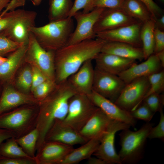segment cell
Masks as SVG:
<instances>
[{
	"mask_svg": "<svg viewBox=\"0 0 164 164\" xmlns=\"http://www.w3.org/2000/svg\"><path fill=\"white\" fill-rule=\"evenodd\" d=\"M56 83L47 80L37 86L32 92L33 96L39 101L43 99L56 88Z\"/></svg>",
	"mask_w": 164,
	"mask_h": 164,
	"instance_id": "obj_33",
	"label": "cell"
},
{
	"mask_svg": "<svg viewBox=\"0 0 164 164\" xmlns=\"http://www.w3.org/2000/svg\"><path fill=\"white\" fill-rule=\"evenodd\" d=\"M95 67L108 73L118 75L136 63L132 59L100 52L95 57Z\"/></svg>",
	"mask_w": 164,
	"mask_h": 164,
	"instance_id": "obj_20",
	"label": "cell"
},
{
	"mask_svg": "<svg viewBox=\"0 0 164 164\" xmlns=\"http://www.w3.org/2000/svg\"><path fill=\"white\" fill-rule=\"evenodd\" d=\"M55 53L54 51L44 49L30 31L24 61L37 67L48 80L56 83Z\"/></svg>",
	"mask_w": 164,
	"mask_h": 164,
	"instance_id": "obj_7",
	"label": "cell"
},
{
	"mask_svg": "<svg viewBox=\"0 0 164 164\" xmlns=\"http://www.w3.org/2000/svg\"><path fill=\"white\" fill-rule=\"evenodd\" d=\"M39 108L26 107L5 112L0 115V128L13 132L18 138L36 127Z\"/></svg>",
	"mask_w": 164,
	"mask_h": 164,
	"instance_id": "obj_5",
	"label": "cell"
},
{
	"mask_svg": "<svg viewBox=\"0 0 164 164\" xmlns=\"http://www.w3.org/2000/svg\"><path fill=\"white\" fill-rule=\"evenodd\" d=\"M13 137L16 138L13 132L6 129L0 128V145L7 139Z\"/></svg>",
	"mask_w": 164,
	"mask_h": 164,
	"instance_id": "obj_46",
	"label": "cell"
},
{
	"mask_svg": "<svg viewBox=\"0 0 164 164\" xmlns=\"http://www.w3.org/2000/svg\"><path fill=\"white\" fill-rule=\"evenodd\" d=\"M101 135L89 140L77 149H74L60 164H77L84 160L88 159L97 149Z\"/></svg>",
	"mask_w": 164,
	"mask_h": 164,
	"instance_id": "obj_25",
	"label": "cell"
},
{
	"mask_svg": "<svg viewBox=\"0 0 164 164\" xmlns=\"http://www.w3.org/2000/svg\"><path fill=\"white\" fill-rule=\"evenodd\" d=\"M126 84L118 76L95 67L92 90L114 102Z\"/></svg>",
	"mask_w": 164,
	"mask_h": 164,
	"instance_id": "obj_11",
	"label": "cell"
},
{
	"mask_svg": "<svg viewBox=\"0 0 164 164\" xmlns=\"http://www.w3.org/2000/svg\"><path fill=\"white\" fill-rule=\"evenodd\" d=\"M155 28V20L152 18L143 23L141 29L140 38L145 60L154 53Z\"/></svg>",
	"mask_w": 164,
	"mask_h": 164,
	"instance_id": "obj_26",
	"label": "cell"
},
{
	"mask_svg": "<svg viewBox=\"0 0 164 164\" xmlns=\"http://www.w3.org/2000/svg\"><path fill=\"white\" fill-rule=\"evenodd\" d=\"M0 145V156L8 158H32L28 155L19 145L15 138L13 137L6 140Z\"/></svg>",
	"mask_w": 164,
	"mask_h": 164,
	"instance_id": "obj_29",
	"label": "cell"
},
{
	"mask_svg": "<svg viewBox=\"0 0 164 164\" xmlns=\"http://www.w3.org/2000/svg\"><path fill=\"white\" fill-rule=\"evenodd\" d=\"M160 118L158 124L155 127H152L148 135V138L150 139L158 138L164 141V114L163 109L159 111Z\"/></svg>",
	"mask_w": 164,
	"mask_h": 164,
	"instance_id": "obj_38",
	"label": "cell"
},
{
	"mask_svg": "<svg viewBox=\"0 0 164 164\" xmlns=\"http://www.w3.org/2000/svg\"><path fill=\"white\" fill-rule=\"evenodd\" d=\"M125 0H94V8H122Z\"/></svg>",
	"mask_w": 164,
	"mask_h": 164,
	"instance_id": "obj_39",
	"label": "cell"
},
{
	"mask_svg": "<svg viewBox=\"0 0 164 164\" xmlns=\"http://www.w3.org/2000/svg\"><path fill=\"white\" fill-rule=\"evenodd\" d=\"M88 140L79 133L68 126L56 121L47 133L45 142H56L73 146L77 144L82 145Z\"/></svg>",
	"mask_w": 164,
	"mask_h": 164,
	"instance_id": "obj_19",
	"label": "cell"
},
{
	"mask_svg": "<svg viewBox=\"0 0 164 164\" xmlns=\"http://www.w3.org/2000/svg\"><path fill=\"white\" fill-rule=\"evenodd\" d=\"M31 66L32 80L31 91L32 92L37 86L48 79L38 68L34 66Z\"/></svg>",
	"mask_w": 164,
	"mask_h": 164,
	"instance_id": "obj_40",
	"label": "cell"
},
{
	"mask_svg": "<svg viewBox=\"0 0 164 164\" xmlns=\"http://www.w3.org/2000/svg\"><path fill=\"white\" fill-rule=\"evenodd\" d=\"M92 60L85 62L78 70L67 80L77 93L87 95L92 91L94 69Z\"/></svg>",
	"mask_w": 164,
	"mask_h": 164,
	"instance_id": "obj_18",
	"label": "cell"
},
{
	"mask_svg": "<svg viewBox=\"0 0 164 164\" xmlns=\"http://www.w3.org/2000/svg\"><path fill=\"white\" fill-rule=\"evenodd\" d=\"M163 67L157 56L153 54L142 63H135L118 76L126 84L143 77H148L161 70Z\"/></svg>",
	"mask_w": 164,
	"mask_h": 164,
	"instance_id": "obj_17",
	"label": "cell"
},
{
	"mask_svg": "<svg viewBox=\"0 0 164 164\" xmlns=\"http://www.w3.org/2000/svg\"><path fill=\"white\" fill-rule=\"evenodd\" d=\"M143 23L138 22L115 29L101 32L96 37L108 42L123 43L133 46L142 47L140 32Z\"/></svg>",
	"mask_w": 164,
	"mask_h": 164,
	"instance_id": "obj_14",
	"label": "cell"
},
{
	"mask_svg": "<svg viewBox=\"0 0 164 164\" xmlns=\"http://www.w3.org/2000/svg\"><path fill=\"white\" fill-rule=\"evenodd\" d=\"M27 44H23L11 53L7 60L0 66V79L3 81L11 80L21 64L24 60Z\"/></svg>",
	"mask_w": 164,
	"mask_h": 164,
	"instance_id": "obj_23",
	"label": "cell"
},
{
	"mask_svg": "<svg viewBox=\"0 0 164 164\" xmlns=\"http://www.w3.org/2000/svg\"><path fill=\"white\" fill-rule=\"evenodd\" d=\"M159 0L162 2H164V0Z\"/></svg>",
	"mask_w": 164,
	"mask_h": 164,
	"instance_id": "obj_53",
	"label": "cell"
},
{
	"mask_svg": "<svg viewBox=\"0 0 164 164\" xmlns=\"http://www.w3.org/2000/svg\"><path fill=\"white\" fill-rule=\"evenodd\" d=\"M155 28L163 30L164 29V16L162 15L155 20Z\"/></svg>",
	"mask_w": 164,
	"mask_h": 164,
	"instance_id": "obj_48",
	"label": "cell"
},
{
	"mask_svg": "<svg viewBox=\"0 0 164 164\" xmlns=\"http://www.w3.org/2000/svg\"><path fill=\"white\" fill-rule=\"evenodd\" d=\"M77 93L66 80L57 84L48 96L39 101V111L36 127L39 136L36 150L38 152L45 142L46 135L54 123L62 121L67 113L70 98Z\"/></svg>",
	"mask_w": 164,
	"mask_h": 164,
	"instance_id": "obj_1",
	"label": "cell"
},
{
	"mask_svg": "<svg viewBox=\"0 0 164 164\" xmlns=\"http://www.w3.org/2000/svg\"><path fill=\"white\" fill-rule=\"evenodd\" d=\"M122 9L130 16L143 23L152 18L146 7L139 0H125Z\"/></svg>",
	"mask_w": 164,
	"mask_h": 164,
	"instance_id": "obj_27",
	"label": "cell"
},
{
	"mask_svg": "<svg viewBox=\"0 0 164 164\" xmlns=\"http://www.w3.org/2000/svg\"><path fill=\"white\" fill-rule=\"evenodd\" d=\"M24 44L14 42L7 37L2 32L0 33V56L12 53Z\"/></svg>",
	"mask_w": 164,
	"mask_h": 164,
	"instance_id": "obj_35",
	"label": "cell"
},
{
	"mask_svg": "<svg viewBox=\"0 0 164 164\" xmlns=\"http://www.w3.org/2000/svg\"><path fill=\"white\" fill-rule=\"evenodd\" d=\"M97 108L87 95L77 93L70 100L65 117L59 121L79 132Z\"/></svg>",
	"mask_w": 164,
	"mask_h": 164,
	"instance_id": "obj_6",
	"label": "cell"
},
{
	"mask_svg": "<svg viewBox=\"0 0 164 164\" xmlns=\"http://www.w3.org/2000/svg\"><path fill=\"white\" fill-rule=\"evenodd\" d=\"M10 0H0V14Z\"/></svg>",
	"mask_w": 164,
	"mask_h": 164,
	"instance_id": "obj_50",
	"label": "cell"
},
{
	"mask_svg": "<svg viewBox=\"0 0 164 164\" xmlns=\"http://www.w3.org/2000/svg\"><path fill=\"white\" fill-rule=\"evenodd\" d=\"M135 119L142 120L149 122L155 114L143 101L135 109L130 112Z\"/></svg>",
	"mask_w": 164,
	"mask_h": 164,
	"instance_id": "obj_36",
	"label": "cell"
},
{
	"mask_svg": "<svg viewBox=\"0 0 164 164\" xmlns=\"http://www.w3.org/2000/svg\"><path fill=\"white\" fill-rule=\"evenodd\" d=\"M112 120L98 108L79 133L88 140L99 136L106 130Z\"/></svg>",
	"mask_w": 164,
	"mask_h": 164,
	"instance_id": "obj_22",
	"label": "cell"
},
{
	"mask_svg": "<svg viewBox=\"0 0 164 164\" xmlns=\"http://www.w3.org/2000/svg\"><path fill=\"white\" fill-rule=\"evenodd\" d=\"M153 123L147 122L138 130H121L119 135L121 149L118 155L121 164H135L143 157L145 145Z\"/></svg>",
	"mask_w": 164,
	"mask_h": 164,
	"instance_id": "obj_4",
	"label": "cell"
},
{
	"mask_svg": "<svg viewBox=\"0 0 164 164\" xmlns=\"http://www.w3.org/2000/svg\"><path fill=\"white\" fill-rule=\"evenodd\" d=\"M26 0H10L0 14V16H2L8 12L15 10L17 8L24 6Z\"/></svg>",
	"mask_w": 164,
	"mask_h": 164,
	"instance_id": "obj_44",
	"label": "cell"
},
{
	"mask_svg": "<svg viewBox=\"0 0 164 164\" xmlns=\"http://www.w3.org/2000/svg\"><path fill=\"white\" fill-rule=\"evenodd\" d=\"M39 136L38 129L36 127L25 135L18 138H15V139L19 145L28 155L35 159L36 146Z\"/></svg>",
	"mask_w": 164,
	"mask_h": 164,
	"instance_id": "obj_30",
	"label": "cell"
},
{
	"mask_svg": "<svg viewBox=\"0 0 164 164\" xmlns=\"http://www.w3.org/2000/svg\"><path fill=\"white\" fill-rule=\"evenodd\" d=\"M73 4L72 0H49L48 19L50 22L68 17Z\"/></svg>",
	"mask_w": 164,
	"mask_h": 164,
	"instance_id": "obj_28",
	"label": "cell"
},
{
	"mask_svg": "<svg viewBox=\"0 0 164 164\" xmlns=\"http://www.w3.org/2000/svg\"><path fill=\"white\" fill-rule=\"evenodd\" d=\"M32 76L31 67L24 68L19 73L16 80V85L22 92L28 94L31 91Z\"/></svg>",
	"mask_w": 164,
	"mask_h": 164,
	"instance_id": "obj_32",
	"label": "cell"
},
{
	"mask_svg": "<svg viewBox=\"0 0 164 164\" xmlns=\"http://www.w3.org/2000/svg\"><path fill=\"white\" fill-rule=\"evenodd\" d=\"M33 95L16 90L11 86L4 89L0 98V115L20 106L38 104Z\"/></svg>",
	"mask_w": 164,
	"mask_h": 164,
	"instance_id": "obj_21",
	"label": "cell"
},
{
	"mask_svg": "<svg viewBox=\"0 0 164 164\" xmlns=\"http://www.w3.org/2000/svg\"><path fill=\"white\" fill-rule=\"evenodd\" d=\"M74 28L73 19L68 17L42 26H32L29 30L44 49L56 51L67 45Z\"/></svg>",
	"mask_w": 164,
	"mask_h": 164,
	"instance_id": "obj_3",
	"label": "cell"
},
{
	"mask_svg": "<svg viewBox=\"0 0 164 164\" xmlns=\"http://www.w3.org/2000/svg\"><path fill=\"white\" fill-rule=\"evenodd\" d=\"M36 164L35 159L8 158L0 156V164Z\"/></svg>",
	"mask_w": 164,
	"mask_h": 164,
	"instance_id": "obj_41",
	"label": "cell"
},
{
	"mask_svg": "<svg viewBox=\"0 0 164 164\" xmlns=\"http://www.w3.org/2000/svg\"><path fill=\"white\" fill-rule=\"evenodd\" d=\"M148 78L150 87L144 99L148 95L154 93L161 94L164 90L163 70L150 75L148 77Z\"/></svg>",
	"mask_w": 164,
	"mask_h": 164,
	"instance_id": "obj_31",
	"label": "cell"
},
{
	"mask_svg": "<svg viewBox=\"0 0 164 164\" xmlns=\"http://www.w3.org/2000/svg\"><path fill=\"white\" fill-rule=\"evenodd\" d=\"M7 60V58L0 56V66L2 65Z\"/></svg>",
	"mask_w": 164,
	"mask_h": 164,
	"instance_id": "obj_52",
	"label": "cell"
},
{
	"mask_svg": "<svg viewBox=\"0 0 164 164\" xmlns=\"http://www.w3.org/2000/svg\"><path fill=\"white\" fill-rule=\"evenodd\" d=\"M74 149L58 142H45L36 155V164H60Z\"/></svg>",
	"mask_w": 164,
	"mask_h": 164,
	"instance_id": "obj_16",
	"label": "cell"
},
{
	"mask_svg": "<svg viewBox=\"0 0 164 164\" xmlns=\"http://www.w3.org/2000/svg\"><path fill=\"white\" fill-rule=\"evenodd\" d=\"M146 7L152 17L155 20L158 16L160 17L162 12L161 8L153 0H139Z\"/></svg>",
	"mask_w": 164,
	"mask_h": 164,
	"instance_id": "obj_43",
	"label": "cell"
},
{
	"mask_svg": "<svg viewBox=\"0 0 164 164\" xmlns=\"http://www.w3.org/2000/svg\"><path fill=\"white\" fill-rule=\"evenodd\" d=\"M129 125L112 120L106 130L102 135L99 146L93 155L105 161L107 164H121L114 146L116 133L129 128Z\"/></svg>",
	"mask_w": 164,
	"mask_h": 164,
	"instance_id": "obj_10",
	"label": "cell"
},
{
	"mask_svg": "<svg viewBox=\"0 0 164 164\" xmlns=\"http://www.w3.org/2000/svg\"><path fill=\"white\" fill-rule=\"evenodd\" d=\"M11 16V12L6 13L0 16V33L4 31L8 26Z\"/></svg>",
	"mask_w": 164,
	"mask_h": 164,
	"instance_id": "obj_45",
	"label": "cell"
},
{
	"mask_svg": "<svg viewBox=\"0 0 164 164\" xmlns=\"http://www.w3.org/2000/svg\"><path fill=\"white\" fill-rule=\"evenodd\" d=\"M140 22L128 15L122 8H105L94 27L96 34Z\"/></svg>",
	"mask_w": 164,
	"mask_h": 164,
	"instance_id": "obj_13",
	"label": "cell"
},
{
	"mask_svg": "<svg viewBox=\"0 0 164 164\" xmlns=\"http://www.w3.org/2000/svg\"><path fill=\"white\" fill-rule=\"evenodd\" d=\"M157 56L162 67H164V50L155 53Z\"/></svg>",
	"mask_w": 164,
	"mask_h": 164,
	"instance_id": "obj_49",
	"label": "cell"
},
{
	"mask_svg": "<svg viewBox=\"0 0 164 164\" xmlns=\"http://www.w3.org/2000/svg\"><path fill=\"white\" fill-rule=\"evenodd\" d=\"M155 48L154 54L164 50V32L155 28L154 32Z\"/></svg>",
	"mask_w": 164,
	"mask_h": 164,
	"instance_id": "obj_42",
	"label": "cell"
},
{
	"mask_svg": "<svg viewBox=\"0 0 164 164\" xmlns=\"http://www.w3.org/2000/svg\"><path fill=\"white\" fill-rule=\"evenodd\" d=\"M142 101L155 114L163 109L164 95L158 93H154L145 97Z\"/></svg>",
	"mask_w": 164,
	"mask_h": 164,
	"instance_id": "obj_34",
	"label": "cell"
},
{
	"mask_svg": "<svg viewBox=\"0 0 164 164\" xmlns=\"http://www.w3.org/2000/svg\"><path fill=\"white\" fill-rule=\"evenodd\" d=\"M107 41L97 38L68 45L55 51L56 82L66 80L86 61L94 60Z\"/></svg>",
	"mask_w": 164,
	"mask_h": 164,
	"instance_id": "obj_2",
	"label": "cell"
},
{
	"mask_svg": "<svg viewBox=\"0 0 164 164\" xmlns=\"http://www.w3.org/2000/svg\"><path fill=\"white\" fill-rule=\"evenodd\" d=\"M11 12L8 26L2 32L12 40L27 44L30 27L35 26L37 13L35 11L18 9Z\"/></svg>",
	"mask_w": 164,
	"mask_h": 164,
	"instance_id": "obj_8",
	"label": "cell"
},
{
	"mask_svg": "<svg viewBox=\"0 0 164 164\" xmlns=\"http://www.w3.org/2000/svg\"><path fill=\"white\" fill-rule=\"evenodd\" d=\"M94 0H74L72 7L69 12L68 17H72L74 15L81 9L84 13H88L94 9L93 3Z\"/></svg>",
	"mask_w": 164,
	"mask_h": 164,
	"instance_id": "obj_37",
	"label": "cell"
},
{
	"mask_svg": "<svg viewBox=\"0 0 164 164\" xmlns=\"http://www.w3.org/2000/svg\"><path fill=\"white\" fill-rule=\"evenodd\" d=\"M104 9L95 8L90 12L86 13L80 11L76 12L73 17L76 20L77 26L71 36L67 45L86 40L93 39L96 37V34L94 31V27Z\"/></svg>",
	"mask_w": 164,
	"mask_h": 164,
	"instance_id": "obj_12",
	"label": "cell"
},
{
	"mask_svg": "<svg viewBox=\"0 0 164 164\" xmlns=\"http://www.w3.org/2000/svg\"><path fill=\"white\" fill-rule=\"evenodd\" d=\"M101 52L114 54L125 58L141 61L144 59L142 48L119 42L107 41Z\"/></svg>",
	"mask_w": 164,
	"mask_h": 164,
	"instance_id": "obj_24",
	"label": "cell"
},
{
	"mask_svg": "<svg viewBox=\"0 0 164 164\" xmlns=\"http://www.w3.org/2000/svg\"><path fill=\"white\" fill-rule=\"evenodd\" d=\"M149 87L148 77L137 78L126 84L114 103L122 109L130 112L141 104Z\"/></svg>",
	"mask_w": 164,
	"mask_h": 164,
	"instance_id": "obj_9",
	"label": "cell"
},
{
	"mask_svg": "<svg viewBox=\"0 0 164 164\" xmlns=\"http://www.w3.org/2000/svg\"><path fill=\"white\" fill-rule=\"evenodd\" d=\"M87 95L96 106L111 119L123 122L133 127L135 126L136 119L131 116L130 112L122 109L114 102L93 90Z\"/></svg>",
	"mask_w": 164,
	"mask_h": 164,
	"instance_id": "obj_15",
	"label": "cell"
},
{
	"mask_svg": "<svg viewBox=\"0 0 164 164\" xmlns=\"http://www.w3.org/2000/svg\"><path fill=\"white\" fill-rule=\"evenodd\" d=\"M35 6H38L41 4L42 0H30Z\"/></svg>",
	"mask_w": 164,
	"mask_h": 164,
	"instance_id": "obj_51",
	"label": "cell"
},
{
	"mask_svg": "<svg viewBox=\"0 0 164 164\" xmlns=\"http://www.w3.org/2000/svg\"><path fill=\"white\" fill-rule=\"evenodd\" d=\"M87 160V163L88 164H107L105 161L96 157L91 156Z\"/></svg>",
	"mask_w": 164,
	"mask_h": 164,
	"instance_id": "obj_47",
	"label": "cell"
}]
</instances>
